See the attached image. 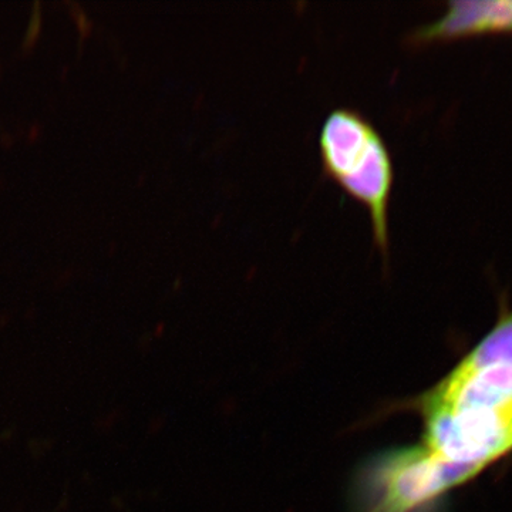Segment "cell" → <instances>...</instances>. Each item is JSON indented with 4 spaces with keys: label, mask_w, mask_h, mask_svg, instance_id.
I'll return each instance as SVG.
<instances>
[{
    "label": "cell",
    "mask_w": 512,
    "mask_h": 512,
    "mask_svg": "<svg viewBox=\"0 0 512 512\" xmlns=\"http://www.w3.org/2000/svg\"><path fill=\"white\" fill-rule=\"evenodd\" d=\"M421 448L471 478L512 453V311L424 396Z\"/></svg>",
    "instance_id": "6da1fadb"
},
{
    "label": "cell",
    "mask_w": 512,
    "mask_h": 512,
    "mask_svg": "<svg viewBox=\"0 0 512 512\" xmlns=\"http://www.w3.org/2000/svg\"><path fill=\"white\" fill-rule=\"evenodd\" d=\"M319 154L326 177L366 208L373 242L387 264L394 165L382 134L359 111L340 107L323 121Z\"/></svg>",
    "instance_id": "7a4b0ae2"
},
{
    "label": "cell",
    "mask_w": 512,
    "mask_h": 512,
    "mask_svg": "<svg viewBox=\"0 0 512 512\" xmlns=\"http://www.w3.org/2000/svg\"><path fill=\"white\" fill-rule=\"evenodd\" d=\"M441 42L467 37L512 35V0H454L434 23Z\"/></svg>",
    "instance_id": "3957f363"
}]
</instances>
